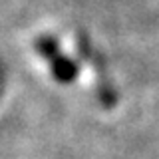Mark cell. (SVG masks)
I'll list each match as a JSON object with an SVG mask.
<instances>
[{
    "label": "cell",
    "mask_w": 159,
    "mask_h": 159,
    "mask_svg": "<svg viewBox=\"0 0 159 159\" xmlns=\"http://www.w3.org/2000/svg\"><path fill=\"white\" fill-rule=\"evenodd\" d=\"M50 70H52V76L60 84H72L78 78V72H80V68L68 56H62V54H58V56H54L50 60Z\"/></svg>",
    "instance_id": "6da1fadb"
}]
</instances>
